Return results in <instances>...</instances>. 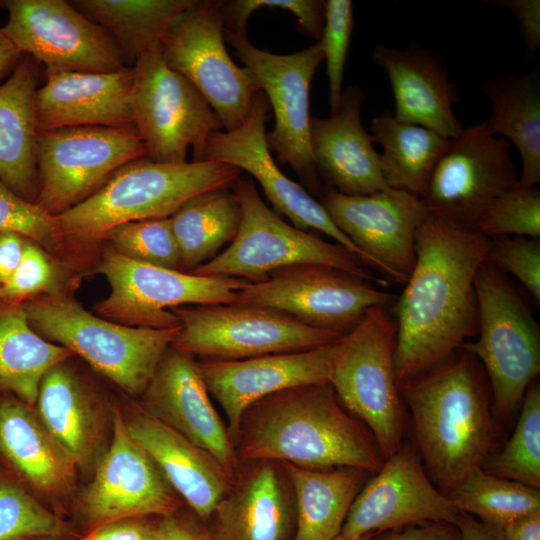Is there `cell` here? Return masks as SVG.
<instances>
[{
    "mask_svg": "<svg viewBox=\"0 0 540 540\" xmlns=\"http://www.w3.org/2000/svg\"><path fill=\"white\" fill-rule=\"evenodd\" d=\"M490 239L427 215L415 240V262L395 300L397 382L450 356L478 329L475 277Z\"/></svg>",
    "mask_w": 540,
    "mask_h": 540,
    "instance_id": "6da1fadb",
    "label": "cell"
},
{
    "mask_svg": "<svg viewBox=\"0 0 540 540\" xmlns=\"http://www.w3.org/2000/svg\"><path fill=\"white\" fill-rule=\"evenodd\" d=\"M240 462L290 463L313 470L359 468L376 473L385 458L369 428L350 415L329 382L289 388L242 415Z\"/></svg>",
    "mask_w": 540,
    "mask_h": 540,
    "instance_id": "7a4b0ae2",
    "label": "cell"
},
{
    "mask_svg": "<svg viewBox=\"0 0 540 540\" xmlns=\"http://www.w3.org/2000/svg\"><path fill=\"white\" fill-rule=\"evenodd\" d=\"M411 413L415 450L447 497L491 454L496 425L480 362L459 348L433 368L397 382Z\"/></svg>",
    "mask_w": 540,
    "mask_h": 540,
    "instance_id": "3957f363",
    "label": "cell"
},
{
    "mask_svg": "<svg viewBox=\"0 0 540 540\" xmlns=\"http://www.w3.org/2000/svg\"><path fill=\"white\" fill-rule=\"evenodd\" d=\"M241 171L217 161L159 163L140 158L117 170L94 194L52 216L57 239L94 243L118 225L171 217L191 198L233 187Z\"/></svg>",
    "mask_w": 540,
    "mask_h": 540,
    "instance_id": "277c9868",
    "label": "cell"
},
{
    "mask_svg": "<svg viewBox=\"0 0 540 540\" xmlns=\"http://www.w3.org/2000/svg\"><path fill=\"white\" fill-rule=\"evenodd\" d=\"M21 306L37 333L81 356L131 395L146 391L179 330L118 324L61 296L32 299Z\"/></svg>",
    "mask_w": 540,
    "mask_h": 540,
    "instance_id": "5b68a950",
    "label": "cell"
},
{
    "mask_svg": "<svg viewBox=\"0 0 540 540\" xmlns=\"http://www.w3.org/2000/svg\"><path fill=\"white\" fill-rule=\"evenodd\" d=\"M478 337L460 348L483 366L492 412L509 418L540 372V328L504 273L487 259L475 277Z\"/></svg>",
    "mask_w": 540,
    "mask_h": 540,
    "instance_id": "8992f818",
    "label": "cell"
},
{
    "mask_svg": "<svg viewBox=\"0 0 540 540\" xmlns=\"http://www.w3.org/2000/svg\"><path fill=\"white\" fill-rule=\"evenodd\" d=\"M233 190L242 221L235 239L215 258L190 273L259 282L272 273L302 264L337 268L361 279L387 285L343 246L325 241L285 222L260 197L253 181L240 176Z\"/></svg>",
    "mask_w": 540,
    "mask_h": 540,
    "instance_id": "52a82bcc",
    "label": "cell"
},
{
    "mask_svg": "<svg viewBox=\"0 0 540 540\" xmlns=\"http://www.w3.org/2000/svg\"><path fill=\"white\" fill-rule=\"evenodd\" d=\"M396 331L386 307L368 310L339 340L329 378L340 403L369 428L385 459L403 445L406 426L394 368Z\"/></svg>",
    "mask_w": 540,
    "mask_h": 540,
    "instance_id": "ba28073f",
    "label": "cell"
},
{
    "mask_svg": "<svg viewBox=\"0 0 540 540\" xmlns=\"http://www.w3.org/2000/svg\"><path fill=\"white\" fill-rule=\"evenodd\" d=\"M171 311L179 322L172 346L208 360H241L305 351L336 342L343 336L258 306L192 305Z\"/></svg>",
    "mask_w": 540,
    "mask_h": 540,
    "instance_id": "9c48e42d",
    "label": "cell"
},
{
    "mask_svg": "<svg viewBox=\"0 0 540 540\" xmlns=\"http://www.w3.org/2000/svg\"><path fill=\"white\" fill-rule=\"evenodd\" d=\"M132 115L146 148V158L159 163H184L191 148L202 161L209 136L222 124L210 104L184 76L163 59L161 47L133 64Z\"/></svg>",
    "mask_w": 540,
    "mask_h": 540,
    "instance_id": "30bf717a",
    "label": "cell"
},
{
    "mask_svg": "<svg viewBox=\"0 0 540 540\" xmlns=\"http://www.w3.org/2000/svg\"><path fill=\"white\" fill-rule=\"evenodd\" d=\"M218 0H193L172 23L162 44L166 64L190 81L219 118L224 131L247 119L259 82L230 57Z\"/></svg>",
    "mask_w": 540,
    "mask_h": 540,
    "instance_id": "8fae6325",
    "label": "cell"
},
{
    "mask_svg": "<svg viewBox=\"0 0 540 540\" xmlns=\"http://www.w3.org/2000/svg\"><path fill=\"white\" fill-rule=\"evenodd\" d=\"M98 271L108 281L110 294L97 304L96 312L118 324L154 329L179 327L174 308L232 304L250 283L135 261L113 248L104 252Z\"/></svg>",
    "mask_w": 540,
    "mask_h": 540,
    "instance_id": "7c38bea8",
    "label": "cell"
},
{
    "mask_svg": "<svg viewBox=\"0 0 540 540\" xmlns=\"http://www.w3.org/2000/svg\"><path fill=\"white\" fill-rule=\"evenodd\" d=\"M146 157L135 127L77 126L38 131L36 203L55 216L81 203L127 163Z\"/></svg>",
    "mask_w": 540,
    "mask_h": 540,
    "instance_id": "4fadbf2b",
    "label": "cell"
},
{
    "mask_svg": "<svg viewBox=\"0 0 540 540\" xmlns=\"http://www.w3.org/2000/svg\"><path fill=\"white\" fill-rule=\"evenodd\" d=\"M235 56L257 79L273 109L275 125L266 140L280 162L289 165L312 190L320 188L310 145V87L323 61L319 41L291 53L275 54L255 47L247 34L224 30Z\"/></svg>",
    "mask_w": 540,
    "mask_h": 540,
    "instance_id": "5bb4252c",
    "label": "cell"
},
{
    "mask_svg": "<svg viewBox=\"0 0 540 540\" xmlns=\"http://www.w3.org/2000/svg\"><path fill=\"white\" fill-rule=\"evenodd\" d=\"M396 296L334 267L302 264L278 270L240 289L234 303L273 309L322 330L346 334L368 310Z\"/></svg>",
    "mask_w": 540,
    "mask_h": 540,
    "instance_id": "9a60e30c",
    "label": "cell"
},
{
    "mask_svg": "<svg viewBox=\"0 0 540 540\" xmlns=\"http://www.w3.org/2000/svg\"><path fill=\"white\" fill-rule=\"evenodd\" d=\"M510 143L478 123L449 140L420 200L428 215L476 230L488 206L518 182Z\"/></svg>",
    "mask_w": 540,
    "mask_h": 540,
    "instance_id": "2e32d148",
    "label": "cell"
},
{
    "mask_svg": "<svg viewBox=\"0 0 540 540\" xmlns=\"http://www.w3.org/2000/svg\"><path fill=\"white\" fill-rule=\"evenodd\" d=\"M2 32L46 73H106L125 67L110 34L64 0H2Z\"/></svg>",
    "mask_w": 540,
    "mask_h": 540,
    "instance_id": "e0dca14e",
    "label": "cell"
},
{
    "mask_svg": "<svg viewBox=\"0 0 540 540\" xmlns=\"http://www.w3.org/2000/svg\"><path fill=\"white\" fill-rule=\"evenodd\" d=\"M111 419L110 444L74 510L80 536L109 521L162 517L178 510L176 493L132 438L117 408Z\"/></svg>",
    "mask_w": 540,
    "mask_h": 540,
    "instance_id": "ac0fdd59",
    "label": "cell"
},
{
    "mask_svg": "<svg viewBox=\"0 0 540 540\" xmlns=\"http://www.w3.org/2000/svg\"><path fill=\"white\" fill-rule=\"evenodd\" d=\"M320 203L372 270L388 283L405 284L415 262L416 233L428 215L418 197L393 188L357 196L330 189Z\"/></svg>",
    "mask_w": 540,
    "mask_h": 540,
    "instance_id": "d6986e66",
    "label": "cell"
},
{
    "mask_svg": "<svg viewBox=\"0 0 540 540\" xmlns=\"http://www.w3.org/2000/svg\"><path fill=\"white\" fill-rule=\"evenodd\" d=\"M269 106L266 95L259 91L240 127L232 131H216L209 136L202 161L222 162L247 172L259 183L276 213L287 217L293 226L301 230L314 229L329 236L371 269L367 258L337 228L323 205L279 169L266 140Z\"/></svg>",
    "mask_w": 540,
    "mask_h": 540,
    "instance_id": "ffe728a7",
    "label": "cell"
},
{
    "mask_svg": "<svg viewBox=\"0 0 540 540\" xmlns=\"http://www.w3.org/2000/svg\"><path fill=\"white\" fill-rule=\"evenodd\" d=\"M354 499L340 535L359 537L429 522L456 525L459 511L427 474L414 447L403 444Z\"/></svg>",
    "mask_w": 540,
    "mask_h": 540,
    "instance_id": "44dd1931",
    "label": "cell"
},
{
    "mask_svg": "<svg viewBox=\"0 0 540 540\" xmlns=\"http://www.w3.org/2000/svg\"><path fill=\"white\" fill-rule=\"evenodd\" d=\"M339 340L299 352L198 362L210 396L226 416L234 445L242 415L255 402L289 388L329 382Z\"/></svg>",
    "mask_w": 540,
    "mask_h": 540,
    "instance_id": "7402d4cb",
    "label": "cell"
},
{
    "mask_svg": "<svg viewBox=\"0 0 540 540\" xmlns=\"http://www.w3.org/2000/svg\"><path fill=\"white\" fill-rule=\"evenodd\" d=\"M144 394V411L209 453L234 478L240 463L194 357L171 346Z\"/></svg>",
    "mask_w": 540,
    "mask_h": 540,
    "instance_id": "603a6c76",
    "label": "cell"
},
{
    "mask_svg": "<svg viewBox=\"0 0 540 540\" xmlns=\"http://www.w3.org/2000/svg\"><path fill=\"white\" fill-rule=\"evenodd\" d=\"M371 57L388 76L397 120L428 128L448 139L462 131L453 112L460 96L439 54L416 44L397 49L377 43Z\"/></svg>",
    "mask_w": 540,
    "mask_h": 540,
    "instance_id": "cb8c5ba5",
    "label": "cell"
},
{
    "mask_svg": "<svg viewBox=\"0 0 540 540\" xmlns=\"http://www.w3.org/2000/svg\"><path fill=\"white\" fill-rule=\"evenodd\" d=\"M133 67L106 73H46L35 95L38 131L77 126L135 127Z\"/></svg>",
    "mask_w": 540,
    "mask_h": 540,
    "instance_id": "d4e9b609",
    "label": "cell"
},
{
    "mask_svg": "<svg viewBox=\"0 0 540 540\" xmlns=\"http://www.w3.org/2000/svg\"><path fill=\"white\" fill-rule=\"evenodd\" d=\"M364 99L359 86H349L343 90L335 113L327 118H310L316 170L334 190L346 195H368L390 188L383 178L373 138L361 120Z\"/></svg>",
    "mask_w": 540,
    "mask_h": 540,
    "instance_id": "484cf974",
    "label": "cell"
},
{
    "mask_svg": "<svg viewBox=\"0 0 540 540\" xmlns=\"http://www.w3.org/2000/svg\"><path fill=\"white\" fill-rule=\"evenodd\" d=\"M124 419L174 492L201 521H208L234 478L209 453L144 410Z\"/></svg>",
    "mask_w": 540,
    "mask_h": 540,
    "instance_id": "4316f807",
    "label": "cell"
},
{
    "mask_svg": "<svg viewBox=\"0 0 540 540\" xmlns=\"http://www.w3.org/2000/svg\"><path fill=\"white\" fill-rule=\"evenodd\" d=\"M0 458L19 482L48 494L66 493L76 465L38 418L33 406L5 393L0 397Z\"/></svg>",
    "mask_w": 540,
    "mask_h": 540,
    "instance_id": "83f0119b",
    "label": "cell"
},
{
    "mask_svg": "<svg viewBox=\"0 0 540 540\" xmlns=\"http://www.w3.org/2000/svg\"><path fill=\"white\" fill-rule=\"evenodd\" d=\"M232 485L209 520L211 540H286L292 505L278 464L252 462ZM208 520V521H209Z\"/></svg>",
    "mask_w": 540,
    "mask_h": 540,
    "instance_id": "f1b7e54d",
    "label": "cell"
},
{
    "mask_svg": "<svg viewBox=\"0 0 540 540\" xmlns=\"http://www.w3.org/2000/svg\"><path fill=\"white\" fill-rule=\"evenodd\" d=\"M34 407L76 467L94 470L106 450L103 416L90 392L64 362L45 374Z\"/></svg>",
    "mask_w": 540,
    "mask_h": 540,
    "instance_id": "f546056e",
    "label": "cell"
},
{
    "mask_svg": "<svg viewBox=\"0 0 540 540\" xmlns=\"http://www.w3.org/2000/svg\"><path fill=\"white\" fill-rule=\"evenodd\" d=\"M38 79L37 62L24 55L0 84V181L20 197L35 203Z\"/></svg>",
    "mask_w": 540,
    "mask_h": 540,
    "instance_id": "4dcf8cb0",
    "label": "cell"
},
{
    "mask_svg": "<svg viewBox=\"0 0 540 540\" xmlns=\"http://www.w3.org/2000/svg\"><path fill=\"white\" fill-rule=\"evenodd\" d=\"M480 91L492 111L483 122L491 136L513 143L522 162L517 185L540 182V81L539 70L524 75L502 74L487 78Z\"/></svg>",
    "mask_w": 540,
    "mask_h": 540,
    "instance_id": "1f68e13d",
    "label": "cell"
},
{
    "mask_svg": "<svg viewBox=\"0 0 540 540\" xmlns=\"http://www.w3.org/2000/svg\"><path fill=\"white\" fill-rule=\"evenodd\" d=\"M278 464L295 495L293 540H332L339 536L354 499L373 474L350 467L313 470Z\"/></svg>",
    "mask_w": 540,
    "mask_h": 540,
    "instance_id": "d6a6232c",
    "label": "cell"
},
{
    "mask_svg": "<svg viewBox=\"0 0 540 540\" xmlns=\"http://www.w3.org/2000/svg\"><path fill=\"white\" fill-rule=\"evenodd\" d=\"M371 131L373 142L383 150L379 158L386 184L420 199L450 139L428 128L401 122L389 112L372 119Z\"/></svg>",
    "mask_w": 540,
    "mask_h": 540,
    "instance_id": "836d02e7",
    "label": "cell"
},
{
    "mask_svg": "<svg viewBox=\"0 0 540 540\" xmlns=\"http://www.w3.org/2000/svg\"><path fill=\"white\" fill-rule=\"evenodd\" d=\"M242 210L234 190L221 188L199 194L171 217L182 271L191 272L215 258L236 237Z\"/></svg>",
    "mask_w": 540,
    "mask_h": 540,
    "instance_id": "e575fe53",
    "label": "cell"
},
{
    "mask_svg": "<svg viewBox=\"0 0 540 540\" xmlns=\"http://www.w3.org/2000/svg\"><path fill=\"white\" fill-rule=\"evenodd\" d=\"M72 355L37 333L21 305L0 312V390L5 393L34 407L45 374Z\"/></svg>",
    "mask_w": 540,
    "mask_h": 540,
    "instance_id": "d590c367",
    "label": "cell"
},
{
    "mask_svg": "<svg viewBox=\"0 0 540 540\" xmlns=\"http://www.w3.org/2000/svg\"><path fill=\"white\" fill-rule=\"evenodd\" d=\"M193 0H77L71 3L103 27L123 59L135 61L161 47L174 20Z\"/></svg>",
    "mask_w": 540,
    "mask_h": 540,
    "instance_id": "8d00e7d4",
    "label": "cell"
},
{
    "mask_svg": "<svg viewBox=\"0 0 540 540\" xmlns=\"http://www.w3.org/2000/svg\"><path fill=\"white\" fill-rule=\"evenodd\" d=\"M449 498L459 511L500 530L540 512L539 489L497 477L481 467L473 469Z\"/></svg>",
    "mask_w": 540,
    "mask_h": 540,
    "instance_id": "74e56055",
    "label": "cell"
},
{
    "mask_svg": "<svg viewBox=\"0 0 540 540\" xmlns=\"http://www.w3.org/2000/svg\"><path fill=\"white\" fill-rule=\"evenodd\" d=\"M481 468L500 478L540 488V387H528L515 429L502 450L487 456Z\"/></svg>",
    "mask_w": 540,
    "mask_h": 540,
    "instance_id": "f35d334b",
    "label": "cell"
},
{
    "mask_svg": "<svg viewBox=\"0 0 540 540\" xmlns=\"http://www.w3.org/2000/svg\"><path fill=\"white\" fill-rule=\"evenodd\" d=\"M80 537L75 525L44 507L0 465V540Z\"/></svg>",
    "mask_w": 540,
    "mask_h": 540,
    "instance_id": "ab89813d",
    "label": "cell"
},
{
    "mask_svg": "<svg viewBox=\"0 0 540 540\" xmlns=\"http://www.w3.org/2000/svg\"><path fill=\"white\" fill-rule=\"evenodd\" d=\"M105 239L112 244L111 248L130 259L182 271L170 217L118 225Z\"/></svg>",
    "mask_w": 540,
    "mask_h": 540,
    "instance_id": "60d3db41",
    "label": "cell"
},
{
    "mask_svg": "<svg viewBox=\"0 0 540 540\" xmlns=\"http://www.w3.org/2000/svg\"><path fill=\"white\" fill-rule=\"evenodd\" d=\"M476 230L489 239L499 236L539 238V186L516 184L502 192L485 210Z\"/></svg>",
    "mask_w": 540,
    "mask_h": 540,
    "instance_id": "b9f144b4",
    "label": "cell"
},
{
    "mask_svg": "<svg viewBox=\"0 0 540 540\" xmlns=\"http://www.w3.org/2000/svg\"><path fill=\"white\" fill-rule=\"evenodd\" d=\"M354 28L353 3L350 0L325 1L324 26L319 40L329 86L331 114L339 107L347 54Z\"/></svg>",
    "mask_w": 540,
    "mask_h": 540,
    "instance_id": "7bdbcfd3",
    "label": "cell"
},
{
    "mask_svg": "<svg viewBox=\"0 0 540 540\" xmlns=\"http://www.w3.org/2000/svg\"><path fill=\"white\" fill-rule=\"evenodd\" d=\"M261 8L289 11L295 16L298 27L304 35L320 40L325 19V1L321 0L222 1L224 30L235 34H247L249 17Z\"/></svg>",
    "mask_w": 540,
    "mask_h": 540,
    "instance_id": "ee69618b",
    "label": "cell"
},
{
    "mask_svg": "<svg viewBox=\"0 0 540 540\" xmlns=\"http://www.w3.org/2000/svg\"><path fill=\"white\" fill-rule=\"evenodd\" d=\"M487 260L502 273L513 275L540 302V240L525 236L490 239Z\"/></svg>",
    "mask_w": 540,
    "mask_h": 540,
    "instance_id": "f6af8a7d",
    "label": "cell"
},
{
    "mask_svg": "<svg viewBox=\"0 0 540 540\" xmlns=\"http://www.w3.org/2000/svg\"><path fill=\"white\" fill-rule=\"evenodd\" d=\"M16 233L33 243L52 248L57 242L52 216L0 181V233Z\"/></svg>",
    "mask_w": 540,
    "mask_h": 540,
    "instance_id": "bcb514c9",
    "label": "cell"
},
{
    "mask_svg": "<svg viewBox=\"0 0 540 540\" xmlns=\"http://www.w3.org/2000/svg\"><path fill=\"white\" fill-rule=\"evenodd\" d=\"M27 240L21 261L0 287V298L21 301L46 291L54 281V269L43 251Z\"/></svg>",
    "mask_w": 540,
    "mask_h": 540,
    "instance_id": "7dc6e473",
    "label": "cell"
},
{
    "mask_svg": "<svg viewBox=\"0 0 540 540\" xmlns=\"http://www.w3.org/2000/svg\"><path fill=\"white\" fill-rule=\"evenodd\" d=\"M491 5L503 6L514 15L525 44L526 59H531L540 47V1L494 0Z\"/></svg>",
    "mask_w": 540,
    "mask_h": 540,
    "instance_id": "c3c4849f",
    "label": "cell"
},
{
    "mask_svg": "<svg viewBox=\"0 0 540 540\" xmlns=\"http://www.w3.org/2000/svg\"><path fill=\"white\" fill-rule=\"evenodd\" d=\"M148 518H124L101 524L73 540H156Z\"/></svg>",
    "mask_w": 540,
    "mask_h": 540,
    "instance_id": "681fc988",
    "label": "cell"
},
{
    "mask_svg": "<svg viewBox=\"0 0 540 540\" xmlns=\"http://www.w3.org/2000/svg\"><path fill=\"white\" fill-rule=\"evenodd\" d=\"M369 540H462L458 527L449 522H429L374 533Z\"/></svg>",
    "mask_w": 540,
    "mask_h": 540,
    "instance_id": "f907efd6",
    "label": "cell"
},
{
    "mask_svg": "<svg viewBox=\"0 0 540 540\" xmlns=\"http://www.w3.org/2000/svg\"><path fill=\"white\" fill-rule=\"evenodd\" d=\"M156 540H211L209 531L192 518L174 512L158 517Z\"/></svg>",
    "mask_w": 540,
    "mask_h": 540,
    "instance_id": "816d5d0a",
    "label": "cell"
},
{
    "mask_svg": "<svg viewBox=\"0 0 540 540\" xmlns=\"http://www.w3.org/2000/svg\"><path fill=\"white\" fill-rule=\"evenodd\" d=\"M26 242V238L16 233H0V287L19 265Z\"/></svg>",
    "mask_w": 540,
    "mask_h": 540,
    "instance_id": "f5cc1de1",
    "label": "cell"
},
{
    "mask_svg": "<svg viewBox=\"0 0 540 540\" xmlns=\"http://www.w3.org/2000/svg\"><path fill=\"white\" fill-rule=\"evenodd\" d=\"M456 526L462 540H505L500 529L486 525L464 512H460Z\"/></svg>",
    "mask_w": 540,
    "mask_h": 540,
    "instance_id": "db71d44e",
    "label": "cell"
},
{
    "mask_svg": "<svg viewBox=\"0 0 540 540\" xmlns=\"http://www.w3.org/2000/svg\"><path fill=\"white\" fill-rule=\"evenodd\" d=\"M501 531L505 540H540V512L521 517Z\"/></svg>",
    "mask_w": 540,
    "mask_h": 540,
    "instance_id": "11a10c76",
    "label": "cell"
},
{
    "mask_svg": "<svg viewBox=\"0 0 540 540\" xmlns=\"http://www.w3.org/2000/svg\"><path fill=\"white\" fill-rule=\"evenodd\" d=\"M23 56L0 28V80L13 71Z\"/></svg>",
    "mask_w": 540,
    "mask_h": 540,
    "instance_id": "9f6ffc18",
    "label": "cell"
},
{
    "mask_svg": "<svg viewBox=\"0 0 540 540\" xmlns=\"http://www.w3.org/2000/svg\"><path fill=\"white\" fill-rule=\"evenodd\" d=\"M372 536H373V534H367V535H363V536H359V537L346 538V537H343V536L339 535V536H337L336 538H334L332 540H369Z\"/></svg>",
    "mask_w": 540,
    "mask_h": 540,
    "instance_id": "6f0895ef",
    "label": "cell"
},
{
    "mask_svg": "<svg viewBox=\"0 0 540 540\" xmlns=\"http://www.w3.org/2000/svg\"><path fill=\"white\" fill-rule=\"evenodd\" d=\"M20 540H67V539H61V538H55V537H30V538H24Z\"/></svg>",
    "mask_w": 540,
    "mask_h": 540,
    "instance_id": "680465c9",
    "label": "cell"
}]
</instances>
